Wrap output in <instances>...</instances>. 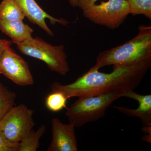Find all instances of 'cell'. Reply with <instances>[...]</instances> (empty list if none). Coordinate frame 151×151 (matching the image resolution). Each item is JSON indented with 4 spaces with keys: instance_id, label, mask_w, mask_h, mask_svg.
I'll use <instances>...</instances> for the list:
<instances>
[{
    "instance_id": "18",
    "label": "cell",
    "mask_w": 151,
    "mask_h": 151,
    "mask_svg": "<svg viewBox=\"0 0 151 151\" xmlns=\"http://www.w3.org/2000/svg\"><path fill=\"white\" fill-rule=\"evenodd\" d=\"M12 42L11 41L7 40L5 39H0V58L6 47L11 45Z\"/></svg>"
},
{
    "instance_id": "6",
    "label": "cell",
    "mask_w": 151,
    "mask_h": 151,
    "mask_svg": "<svg viewBox=\"0 0 151 151\" xmlns=\"http://www.w3.org/2000/svg\"><path fill=\"white\" fill-rule=\"evenodd\" d=\"M33 113L24 104L14 105L0 121V130L9 140L19 142L35 125Z\"/></svg>"
},
{
    "instance_id": "10",
    "label": "cell",
    "mask_w": 151,
    "mask_h": 151,
    "mask_svg": "<svg viewBox=\"0 0 151 151\" xmlns=\"http://www.w3.org/2000/svg\"><path fill=\"white\" fill-rule=\"evenodd\" d=\"M122 97H127L137 101L139 106L136 109H131L124 106H114L113 108L130 117L140 119L144 127L151 126V95H142L134 90H125Z\"/></svg>"
},
{
    "instance_id": "7",
    "label": "cell",
    "mask_w": 151,
    "mask_h": 151,
    "mask_svg": "<svg viewBox=\"0 0 151 151\" xmlns=\"http://www.w3.org/2000/svg\"><path fill=\"white\" fill-rule=\"evenodd\" d=\"M0 72L20 86H31L34 83L27 63L15 52L11 45L6 47L0 58Z\"/></svg>"
},
{
    "instance_id": "16",
    "label": "cell",
    "mask_w": 151,
    "mask_h": 151,
    "mask_svg": "<svg viewBox=\"0 0 151 151\" xmlns=\"http://www.w3.org/2000/svg\"><path fill=\"white\" fill-rule=\"evenodd\" d=\"M132 15H144L151 19V0H127Z\"/></svg>"
},
{
    "instance_id": "19",
    "label": "cell",
    "mask_w": 151,
    "mask_h": 151,
    "mask_svg": "<svg viewBox=\"0 0 151 151\" xmlns=\"http://www.w3.org/2000/svg\"><path fill=\"white\" fill-rule=\"evenodd\" d=\"M78 1V0H69L70 5L74 7L77 6Z\"/></svg>"
},
{
    "instance_id": "15",
    "label": "cell",
    "mask_w": 151,
    "mask_h": 151,
    "mask_svg": "<svg viewBox=\"0 0 151 151\" xmlns=\"http://www.w3.org/2000/svg\"><path fill=\"white\" fill-rule=\"evenodd\" d=\"M68 98L62 92H51L47 95L45 100L46 108L53 112L61 111L66 107Z\"/></svg>"
},
{
    "instance_id": "4",
    "label": "cell",
    "mask_w": 151,
    "mask_h": 151,
    "mask_svg": "<svg viewBox=\"0 0 151 151\" xmlns=\"http://www.w3.org/2000/svg\"><path fill=\"white\" fill-rule=\"evenodd\" d=\"M77 6L90 21L112 29L119 27L130 14L127 0H108L99 5L91 4L89 0H78Z\"/></svg>"
},
{
    "instance_id": "1",
    "label": "cell",
    "mask_w": 151,
    "mask_h": 151,
    "mask_svg": "<svg viewBox=\"0 0 151 151\" xmlns=\"http://www.w3.org/2000/svg\"><path fill=\"white\" fill-rule=\"evenodd\" d=\"M151 66L150 56L134 64L113 65V71L109 73L90 69L71 84L54 82L51 86V92H62L68 99L134 90L139 86Z\"/></svg>"
},
{
    "instance_id": "14",
    "label": "cell",
    "mask_w": 151,
    "mask_h": 151,
    "mask_svg": "<svg viewBox=\"0 0 151 151\" xmlns=\"http://www.w3.org/2000/svg\"><path fill=\"white\" fill-rule=\"evenodd\" d=\"M17 94L0 82V121L15 105Z\"/></svg>"
},
{
    "instance_id": "12",
    "label": "cell",
    "mask_w": 151,
    "mask_h": 151,
    "mask_svg": "<svg viewBox=\"0 0 151 151\" xmlns=\"http://www.w3.org/2000/svg\"><path fill=\"white\" fill-rule=\"evenodd\" d=\"M45 125H42L36 131L32 129L19 142V151H36L40 146V140L46 132Z\"/></svg>"
},
{
    "instance_id": "11",
    "label": "cell",
    "mask_w": 151,
    "mask_h": 151,
    "mask_svg": "<svg viewBox=\"0 0 151 151\" xmlns=\"http://www.w3.org/2000/svg\"><path fill=\"white\" fill-rule=\"evenodd\" d=\"M0 29L12 39L14 43L20 42L32 37L33 30L23 20L7 21L0 19Z\"/></svg>"
},
{
    "instance_id": "17",
    "label": "cell",
    "mask_w": 151,
    "mask_h": 151,
    "mask_svg": "<svg viewBox=\"0 0 151 151\" xmlns=\"http://www.w3.org/2000/svg\"><path fill=\"white\" fill-rule=\"evenodd\" d=\"M19 145L8 139L0 130V151H19Z\"/></svg>"
},
{
    "instance_id": "20",
    "label": "cell",
    "mask_w": 151,
    "mask_h": 151,
    "mask_svg": "<svg viewBox=\"0 0 151 151\" xmlns=\"http://www.w3.org/2000/svg\"><path fill=\"white\" fill-rule=\"evenodd\" d=\"M97 1H98V0H89V2H90L91 4H94Z\"/></svg>"
},
{
    "instance_id": "9",
    "label": "cell",
    "mask_w": 151,
    "mask_h": 151,
    "mask_svg": "<svg viewBox=\"0 0 151 151\" xmlns=\"http://www.w3.org/2000/svg\"><path fill=\"white\" fill-rule=\"evenodd\" d=\"M19 6L26 17L31 22L38 26L48 34L49 35L54 36L53 32L49 28L45 22V19H48L50 23L54 25L56 23L63 25H66L68 22L64 19H58L52 17L47 13L39 6L35 0H14Z\"/></svg>"
},
{
    "instance_id": "8",
    "label": "cell",
    "mask_w": 151,
    "mask_h": 151,
    "mask_svg": "<svg viewBox=\"0 0 151 151\" xmlns=\"http://www.w3.org/2000/svg\"><path fill=\"white\" fill-rule=\"evenodd\" d=\"M52 138L47 151H77L78 143L73 124L63 123L59 119L51 121Z\"/></svg>"
},
{
    "instance_id": "21",
    "label": "cell",
    "mask_w": 151,
    "mask_h": 151,
    "mask_svg": "<svg viewBox=\"0 0 151 151\" xmlns=\"http://www.w3.org/2000/svg\"><path fill=\"white\" fill-rule=\"evenodd\" d=\"M0 74H1V72H0Z\"/></svg>"
},
{
    "instance_id": "5",
    "label": "cell",
    "mask_w": 151,
    "mask_h": 151,
    "mask_svg": "<svg viewBox=\"0 0 151 151\" xmlns=\"http://www.w3.org/2000/svg\"><path fill=\"white\" fill-rule=\"evenodd\" d=\"M15 44L22 54L43 61L51 71L62 76L69 72L70 68L63 45L53 46L38 37Z\"/></svg>"
},
{
    "instance_id": "13",
    "label": "cell",
    "mask_w": 151,
    "mask_h": 151,
    "mask_svg": "<svg viewBox=\"0 0 151 151\" xmlns=\"http://www.w3.org/2000/svg\"><path fill=\"white\" fill-rule=\"evenodd\" d=\"M26 17L14 0H2L0 4V19L7 21L23 20Z\"/></svg>"
},
{
    "instance_id": "3",
    "label": "cell",
    "mask_w": 151,
    "mask_h": 151,
    "mask_svg": "<svg viewBox=\"0 0 151 151\" xmlns=\"http://www.w3.org/2000/svg\"><path fill=\"white\" fill-rule=\"evenodd\" d=\"M123 91L79 97L68 108L65 116L69 123L79 128L103 118L113 102L122 97Z\"/></svg>"
},
{
    "instance_id": "2",
    "label": "cell",
    "mask_w": 151,
    "mask_h": 151,
    "mask_svg": "<svg viewBox=\"0 0 151 151\" xmlns=\"http://www.w3.org/2000/svg\"><path fill=\"white\" fill-rule=\"evenodd\" d=\"M137 35L126 43L99 53L90 70L111 65H129L151 56V27L141 25Z\"/></svg>"
}]
</instances>
